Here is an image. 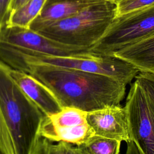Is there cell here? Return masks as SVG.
Here are the masks:
<instances>
[{"instance_id": "cell-1", "label": "cell", "mask_w": 154, "mask_h": 154, "mask_svg": "<svg viewBox=\"0 0 154 154\" xmlns=\"http://www.w3.org/2000/svg\"><path fill=\"white\" fill-rule=\"evenodd\" d=\"M40 81L55 94L63 107L87 112L119 105L126 85L102 75L46 64H24L18 69Z\"/></svg>"}, {"instance_id": "cell-2", "label": "cell", "mask_w": 154, "mask_h": 154, "mask_svg": "<svg viewBox=\"0 0 154 154\" xmlns=\"http://www.w3.org/2000/svg\"><path fill=\"white\" fill-rule=\"evenodd\" d=\"M0 60V109L11 135L16 154H29L44 114L10 74Z\"/></svg>"}, {"instance_id": "cell-3", "label": "cell", "mask_w": 154, "mask_h": 154, "mask_svg": "<svg viewBox=\"0 0 154 154\" xmlns=\"http://www.w3.org/2000/svg\"><path fill=\"white\" fill-rule=\"evenodd\" d=\"M116 3L102 0L38 32L63 44L88 51L116 18Z\"/></svg>"}, {"instance_id": "cell-4", "label": "cell", "mask_w": 154, "mask_h": 154, "mask_svg": "<svg viewBox=\"0 0 154 154\" xmlns=\"http://www.w3.org/2000/svg\"><path fill=\"white\" fill-rule=\"evenodd\" d=\"M154 34V4L116 17L103 37L89 50L112 56L116 51Z\"/></svg>"}, {"instance_id": "cell-5", "label": "cell", "mask_w": 154, "mask_h": 154, "mask_svg": "<svg viewBox=\"0 0 154 154\" xmlns=\"http://www.w3.org/2000/svg\"><path fill=\"white\" fill-rule=\"evenodd\" d=\"M130 140L141 154H154V102L135 79L125 106Z\"/></svg>"}, {"instance_id": "cell-6", "label": "cell", "mask_w": 154, "mask_h": 154, "mask_svg": "<svg viewBox=\"0 0 154 154\" xmlns=\"http://www.w3.org/2000/svg\"><path fill=\"white\" fill-rule=\"evenodd\" d=\"M87 112L74 107H63L54 114L43 116L37 134L51 142H66L81 146L94 135L87 119Z\"/></svg>"}, {"instance_id": "cell-7", "label": "cell", "mask_w": 154, "mask_h": 154, "mask_svg": "<svg viewBox=\"0 0 154 154\" xmlns=\"http://www.w3.org/2000/svg\"><path fill=\"white\" fill-rule=\"evenodd\" d=\"M0 44L51 56H78L88 52L54 40L29 28L19 26H6L0 30Z\"/></svg>"}, {"instance_id": "cell-8", "label": "cell", "mask_w": 154, "mask_h": 154, "mask_svg": "<svg viewBox=\"0 0 154 154\" xmlns=\"http://www.w3.org/2000/svg\"><path fill=\"white\" fill-rule=\"evenodd\" d=\"M87 119L96 135L121 142L130 141L126 110L120 105L88 112Z\"/></svg>"}, {"instance_id": "cell-9", "label": "cell", "mask_w": 154, "mask_h": 154, "mask_svg": "<svg viewBox=\"0 0 154 154\" xmlns=\"http://www.w3.org/2000/svg\"><path fill=\"white\" fill-rule=\"evenodd\" d=\"M10 74L20 88L45 116L56 113L63 108L53 92L34 76L11 67Z\"/></svg>"}, {"instance_id": "cell-10", "label": "cell", "mask_w": 154, "mask_h": 154, "mask_svg": "<svg viewBox=\"0 0 154 154\" xmlns=\"http://www.w3.org/2000/svg\"><path fill=\"white\" fill-rule=\"evenodd\" d=\"M102 0H46L29 28L38 32Z\"/></svg>"}, {"instance_id": "cell-11", "label": "cell", "mask_w": 154, "mask_h": 154, "mask_svg": "<svg viewBox=\"0 0 154 154\" xmlns=\"http://www.w3.org/2000/svg\"><path fill=\"white\" fill-rule=\"evenodd\" d=\"M141 73L154 75V34L113 54Z\"/></svg>"}, {"instance_id": "cell-12", "label": "cell", "mask_w": 154, "mask_h": 154, "mask_svg": "<svg viewBox=\"0 0 154 154\" xmlns=\"http://www.w3.org/2000/svg\"><path fill=\"white\" fill-rule=\"evenodd\" d=\"M46 0H28L11 12L7 26L29 28L38 16Z\"/></svg>"}, {"instance_id": "cell-13", "label": "cell", "mask_w": 154, "mask_h": 154, "mask_svg": "<svg viewBox=\"0 0 154 154\" xmlns=\"http://www.w3.org/2000/svg\"><path fill=\"white\" fill-rule=\"evenodd\" d=\"M121 141L94 135L81 146L87 154H119Z\"/></svg>"}, {"instance_id": "cell-14", "label": "cell", "mask_w": 154, "mask_h": 154, "mask_svg": "<svg viewBox=\"0 0 154 154\" xmlns=\"http://www.w3.org/2000/svg\"><path fill=\"white\" fill-rule=\"evenodd\" d=\"M154 4V0H120L116 3V17Z\"/></svg>"}, {"instance_id": "cell-15", "label": "cell", "mask_w": 154, "mask_h": 154, "mask_svg": "<svg viewBox=\"0 0 154 154\" xmlns=\"http://www.w3.org/2000/svg\"><path fill=\"white\" fill-rule=\"evenodd\" d=\"M0 151L2 154H16L14 143L0 109Z\"/></svg>"}, {"instance_id": "cell-16", "label": "cell", "mask_w": 154, "mask_h": 154, "mask_svg": "<svg viewBox=\"0 0 154 154\" xmlns=\"http://www.w3.org/2000/svg\"><path fill=\"white\" fill-rule=\"evenodd\" d=\"M29 154H54L53 143L37 134Z\"/></svg>"}, {"instance_id": "cell-17", "label": "cell", "mask_w": 154, "mask_h": 154, "mask_svg": "<svg viewBox=\"0 0 154 154\" xmlns=\"http://www.w3.org/2000/svg\"><path fill=\"white\" fill-rule=\"evenodd\" d=\"M54 154H87L81 146H76L66 142L53 144Z\"/></svg>"}, {"instance_id": "cell-18", "label": "cell", "mask_w": 154, "mask_h": 154, "mask_svg": "<svg viewBox=\"0 0 154 154\" xmlns=\"http://www.w3.org/2000/svg\"><path fill=\"white\" fill-rule=\"evenodd\" d=\"M135 78L154 102V75L139 72Z\"/></svg>"}, {"instance_id": "cell-19", "label": "cell", "mask_w": 154, "mask_h": 154, "mask_svg": "<svg viewBox=\"0 0 154 154\" xmlns=\"http://www.w3.org/2000/svg\"><path fill=\"white\" fill-rule=\"evenodd\" d=\"M13 0H0V30L8 26Z\"/></svg>"}, {"instance_id": "cell-20", "label": "cell", "mask_w": 154, "mask_h": 154, "mask_svg": "<svg viewBox=\"0 0 154 154\" xmlns=\"http://www.w3.org/2000/svg\"><path fill=\"white\" fill-rule=\"evenodd\" d=\"M127 143V149L125 154H141L135 143L130 140Z\"/></svg>"}, {"instance_id": "cell-21", "label": "cell", "mask_w": 154, "mask_h": 154, "mask_svg": "<svg viewBox=\"0 0 154 154\" xmlns=\"http://www.w3.org/2000/svg\"><path fill=\"white\" fill-rule=\"evenodd\" d=\"M28 0H13L11 7V12L16 10L17 8H18L19 7H20L23 4H24Z\"/></svg>"}, {"instance_id": "cell-22", "label": "cell", "mask_w": 154, "mask_h": 154, "mask_svg": "<svg viewBox=\"0 0 154 154\" xmlns=\"http://www.w3.org/2000/svg\"><path fill=\"white\" fill-rule=\"evenodd\" d=\"M105 1H110V2H112L114 3H117V2H119L120 0H105Z\"/></svg>"}, {"instance_id": "cell-23", "label": "cell", "mask_w": 154, "mask_h": 154, "mask_svg": "<svg viewBox=\"0 0 154 154\" xmlns=\"http://www.w3.org/2000/svg\"><path fill=\"white\" fill-rule=\"evenodd\" d=\"M0 154H2V153H1V151H0Z\"/></svg>"}]
</instances>
